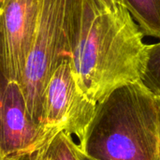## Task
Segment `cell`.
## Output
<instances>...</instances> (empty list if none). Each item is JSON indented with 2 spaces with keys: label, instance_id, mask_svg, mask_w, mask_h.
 Instances as JSON below:
<instances>
[{
  "label": "cell",
  "instance_id": "1",
  "mask_svg": "<svg viewBox=\"0 0 160 160\" xmlns=\"http://www.w3.org/2000/svg\"><path fill=\"white\" fill-rule=\"evenodd\" d=\"M144 35L127 8H111L103 0H82L70 52L74 79L98 104L116 88L138 82Z\"/></svg>",
  "mask_w": 160,
  "mask_h": 160
},
{
  "label": "cell",
  "instance_id": "2",
  "mask_svg": "<svg viewBox=\"0 0 160 160\" xmlns=\"http://www.w3.org/2000/svg\"><path fill=\"white\" fill-rule=\"evenodd\" d=\"M95 160H160V109L139 82L113 90L97 104L78 144Z\"/></svg>",
  "mask_w": 160,
  "mask_h": 160
},
{
  "label": "cell",
  "instance_id": "3",
  "mask_svg": "<svg viewBox=\"0 0 160 160\" xmlns=\"http://www.w3.org/2000/svg\"><path fill=\"white\" fill-rule=\"evenodd\" d=\"M81 1L41 2L33 44L20 83L27 112L39 126L50 78L57 66L70 57Z\"/></svg>",
  "mask_w": 160,
  "mask_h": 160
},
{
  "label": "cell",
  "instance_id": "4",
  "mask_svg": "<svg viewBox=\"0 0 160 160\" xmlns=\"http://www.w3.org/2000/svg\"><path fill=\"white\" fill-rule=\"evenodd\" d=\"M97 104L80 90L69 59L62 61L52 74L45 90L41 126L56 135L64 131L81 142L94 116Z\"/></svg>",
  "mask_w": 160,
  "mask_h": 160
},
{
  "label": "cell",
  "instance_id": "5",
  "mask_svg": "<svg viewBox=\"0 0 160 160\" xmlns=\"http://www.w3.org/2000/svg\"><path fill=\"white\" fill-rule=\"evenodd\" d=\"M54 136L32 120L20 84L7 81L0 98L1 160H35Z\"/></svg>",
  "mask_w": 160,
  "mask_h": 160
},
{
  "label": "cell",
  "instance_id": "6",
  "mask_svg": "<svg viewBox=\"0 0 160 160\" xmlns=\"http://www.w3.org/2000/svg\"><path fill=\"white\" fill-rule=\"evenodd\" d=\"M42 0H5L0 8V68L9 82L21 83Z\"/></svg>",
  "mask_w": 160,
  "mask_h": 160
},
{
  "label": "cell",
  "instance_id": "7",
  "mask_svg": "<svg viewBox=\"0 0 160 160\" xmlns=\"http://www.w3.org/2000/svg\"><path fill=\"white\" fill-rule=\"evenodd\" d=\"M144 36L160 38V0H124Z\"/></svg>",
  "mask_w": 160,
  "mask_h": 160
},
{
  "label": "cell",
  "instance_id": "8",
  "mask_svg": "<svg viewBox=\"0 0 160 160\" xmlns=\"http://www.w3.org/2000/svg\"><path fill=\"white\" fill-rule=\"evenodd\" d=\"M138 82L153 98L160 100V41L145 44Z\"/></svg>",
  "mask_w": 160,
  "mask_h": 160
},
{
  "label": "cell",
  "instance_id": "9",
  "mask_svg": "<svg viewBox=\"0 0 160 160\" xmlns=\"http://www.w3.org/2000/svg\"><path fill=\"white\" fill-rule=\"evenodd\" d=\"M76 148L77 144L71 136L60 131L53 137L42 154L48 160H80Z\"/></svg>",
  "mask_w": 160,
  "mask_h": 160
},
{
  "label": "cell",
  "instance_id": "10",
  "mask_svg": "<svg viewBox=\"0 0 160 160\" xmlns=\"http://www.w3.org/2000/svg\"><path fill=\"white\" fill-rule=\"evenodd\" d=\"M103 1L112 9H120L126 8L124 4V0H103Z\"/></svg>",
  "mask_w": 160,
  "mask_h": 160
},
{
  "label": "cell",
  "instance_id": "11",
  "mask_svg": "<svg viewBox=\"0 0 160 160\" xmlns=\"http://www.w3.org/2000/svg\"><path fill=\"white\" fill-rule=\"evenodd\" d=\"M6 82H7V79L5 78V76L1 70V68H0V98H1V94L4 89V86L6 84ZM0 160H1V157H0Z\"/></svg>",
  "mask_w": 160,
  "mask_h": 160
},
{
  "label": "cell",
  "instance_id": "12",
  "mask_svg": "<svg viewBox=\"0 0 160 160\" xmlns=\"http://www.w3.org/2000/svg\"><path fill=\"white\" fill-rule=\"evenodd\" d=\"M76 152H77L78 158H79V159L80 160H95V159H93V158H89L88 156H86L84 153H82V152L80 149H79V147H78V144H77Z\"/></svg>",
  "mask_w": 160,
  "mask_h": 160
},
{
  "label": "cell",
  "instance_id": "13",
  "mask_svg": "<svg viewBox=\"0 0 160 160\" xmlns=\"http://www.w3.org/2000/svg\"><path fill=\"white\" fill-rule=\"evenodd\" d=\"M42 153H43V152H42ZM42 153H41V154H40V155H39V156H38V158H37L35 160H48L46 158H44V156H43V154H42Z\"/></svg>",
  "mask_w": 160,
  "mask_h": 160
},
{
  "label": "cell",
  "instance_id": "14",
  "mask_svg": "<svg viewBox=\"0 0 160 160\" xmlns=\"http://www.w3.org/2000/svg\"><path fill=\"white\" fill-rule=\"evenodd\" d=\"M4 1H5V0H0V8H1V7H2V5H3V3H4Z\"/></svg>",
  "mask_w": 160,
  "mask_h": 160
},
{
  "label": "cell",
  "instance_id": "15",
  "mask_svg": "<svg viewBox=\"0 0 160 160\" xmlns=\"http://www.w3.org/2000/svg\"><path fill=\"white\" fill-rule=\"evenodd\" d=\"M158 100V99H157ZM158 106H159V109H160V100H158Z\"/></svg>",
  "mask_w": 160,
  "mask_h": 160
}]
</instances>
